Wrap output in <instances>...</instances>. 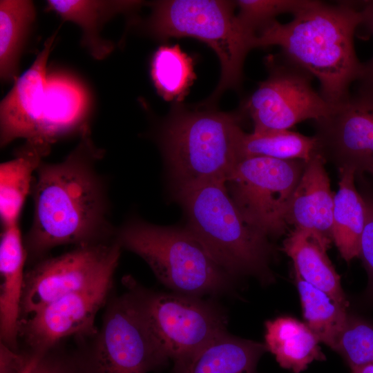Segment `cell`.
Wrapping results in <instances>:
<instances>
[{"label":"cell","instance_id":"1","mask_svg":"<svg viewBox=\"0 0 373 373\" xmlns=\"http://www.w3.org/2000/svg\"><path fill=\"white\" fill-rule=\"evenodd\" d=\"M104 154L88 128L62 161L41 162L30 193L32 221L23 238L28 262L40 260L57 246L77 247L115 238L109 220L107 181L97 169Z\"/></svg>","mask_w":373,"mask_h":373},{"label":"cell","instance_id":"2","mask_svg":"<svg viewBox=\"0 0 373 373\" xmlns=\"http://www.w3.org/2000/svg\"><path fill=\"white\" fill-rule=\"evenodd\" d=\"M293 16L287 23L274 20L259 30L255 48L280 47L284 57L316 77L319 93L328 103L342 104L363 71L354 45L355 31L363 23L362 8L348 1H313Z\"/></svg>","mask_w":373,"mask_h":373},{"label":"cell","instance_id":"3","mask_svg":"<svg viewBox=\"0 0 373 373\" xmlns=\"http://www.w3.org/2000/svg\"><path fill=\"white\" fill-rule=\"evenodd\" d=\"M185 228L229 274L269 277L268 238L242 217L225 182H213L175 193Z\"/></svg>","mask_w":373,"mask_h":373},{"label":"cell","instance_id":"4","mask_svg":"<svg viewBox=\"0 0 373 373\" xmlns=\"http://www.w3.org/2000/svg\"><path fill=\"white\" fill-rule=\"evenodd\" d=\"M242 130L235 114L179 111L163 127L160 144L175 193L226 182L240 160Z\"/></svg>","mask_w":373,"mask_h":373},{"label":"cell","instance_id":"5","mask_svg":"<svg viewBox=\"0 0 373 373\" xmlns=\"http://www.w3.org/2000/svg\"><path fill=\"white\" fill-rule=\"evenodd\" d=\"M115 240L142 258L157 278L176 293L200 297L229 291L233 277L185 228L132 218L116 229Z\"/></svg>","mask_w":373,"mask_h":373},{"label":"cell","instance_id":"6","mask_svg":"<svg viewBox=\"0 0 373 373\" xmlns=\"http://www.w3.org/2000/svg\"><path fill=\"white\" fill-rule=\"evenodd\" d=\"M234 6L218 0L159 1L153 4L147 22L149 31L158 38L194 37L216 52L221 77L211 99L240 84L245 59L255 48L256 35L240 23Z\"/></svg>","mask_w":373,"mask_h":373},{"label":"cell","instance_id":"7","mask_svg":"<svg viewBox=\"0 0 373 373\" xmlns=\"http://www.w3.org/2000/svg\"><path fill=\"white\" fill-rule=\"evenodd\" d=\"M307 162L249 157L226 180L228 193L244 219L269 237L285 233L286 214Z\"/></svg>","mask_w":373,"mask_h":373},{"label":"cell","instance_id":"8","mask_svg":"<svg viewBox=\"0 0 373 373\" xmlns=\"http://www.w3.org/2000/svg\"><path fill=\"white\" fill-rule=\"evenodd\" d=\"M130 287L160 350L177 361L227 331L222 309L200 297L148 290L128 277Z\"/></svg>","mask_w":373,"mask_h":373},{"label":"cell","instance_id":"9","mask_svg":"<svg viewBox=\"0 0 373 373\" xmlns=\"http://www.w3.org/2000/svg\"><path fill=\"white\" fill-rule=\"evenodd\" d=\"M128 288L109 303L82 367L85 373H148L169 363L151 332L135 294Z\"/></svg>","mask_w":373,"mask_h":373},{"label":"cell","instance_id":"10","mask_svg":"<svg viewBox=\"0 0 373 373\" xmlns=\"http://www.w3.org/2000/svg\"><path fill=\"white\" fill-rule=\"evenodd\" d=\"M267 78L247 99L245 109L254 132L289 130L296 124L329 117L336 106L328 103L312 86V76L282 55L266 62Z\"/></svg>","mask_w":373,"mask_h":373},{"label":"cell","instance_id":"11","mask_svg":"<svg viewBox=\"0 0 373 373\" xmlns=\"http://www.w3.org/2000/svg\"><path fill=\"white\" fill-rule=\"evenodd\" d=\"M122 247L115 238L77 246L55 257L44 258L26 271L20 321L49 303L115 271Z\"/></svg>","mask_w":373,"mask_h":373},{"label":"cell","instance_id":"12","mask_svg":"<svg viewBox=\"0 0 373 373\" xmlns=\"http://www.w3.org/2000/svg\"><path fill=\"white\" fill-rule=\"evenodd\" d=\"M115 271L93 284L67 294L20 321L19 336L30 352L45 354L62 339L97 333L95 316L106 302Z\"/></svg>","mask_w":373,"mask_h":373},{"label":"cell","instance_id":"13","mask_svg":"<svg viewBox=\"0 0 373 373\" xmlns=\"http://www.w3.org/2000/svg\"><path fill=\"white\" fill-rule=\"evenodd\" d=\"M318 153L338 169L362 174L373 166V91H360L315 122Z\"/></svg>","mask_w":373,"mask_h":373},{"label":"cell","instance_id":"14","mask_svg":"<svg viewBox=\"0 0 373 373\" xmlns=\"http://www.w3.org/2000/svg\"><path fill=\"white\" fill-rule=\"evenodd\" d=\"M55 36L46 40L28 70L19 77L0 105L1 147L17 139L34 140L41 120L47 79V62Z\"/></svg>","mask_w":373,"mask_h":373},{"label":"cell","instance_id":"15","mask_svg":"<svg viewBox=\"0 0 373 373\" xmlns=\"http://www.w3.org/2000/svg\"><path fill=\"white\" fill-rule=\"evenodd\" d=\"M325 160L316 153L306 163L292 195L286 222L309 233L327 247L332 238L334 195L325 167Z\"/></svg>","mask_w":373,"mask_h":373},{"label":"cell","instance_id":"16","mask_svg":"<svg viewBox=\"0 0 373 373\" xmlns=\"http://www.w3.org/2000/svg\"><path fill=\"white\" fill-rule=\"evenodd\" d=\"M89 107L88 92L79 79L65 72L48 74L38 133L32 141L51 148L65 135H80L90 128L86 121Z\"/></svg>","mask_w":373,"mask_h":373},{"label":"cell","instance_id":"17","mask_svg":"<svg viewBox=\"0 0 373 373\" xmlns=\"http://www.w3.org/2000/svg\"><path fill=\"white\" fill-rule=\"evenodd\" d=\"M28 261L19 223L2 227L0 240L1 342L17 350L20 304Z\"/></svg>","mask_w":373,"mask_h":373},{"label":"cell","instance_id":"18","mask_svg":"<svg viewBox=\"0 0 373 373\" xmlns=\"http://www.w3.org/2000/svg\"><path fill=\"white\" fill-rule=\"evenodd\" d=\"M265 345L240 338L227 331L173 362V373H255Z\"/></svg>","mask_w":373,"mask_h":373},{"label":"cell","instance_id":"19","mask_svg":"<svg viewBox=\"0 0 373 373\" xmlns=\"http://www.w3.org/2000/svg\"><path fill=\"white\" fill-rule=\"evenodd\" d=\"M50 148L26 140L14 157L0 165V218L2 227L19 223L36 172Z\"/></svg>","mask_w":373,"mask_h":373},{"label":"cell","instance_id":"20","mask_svg":"<svg viewBox=\"0 0 373 373\" xmlns=\"http://www.w3.org/2000/svg\"><path fill=\"white\" fill-rule=\"evenodd\" d=\"M141 1L48 0V9L63 20L77 25L82 31V44L96 59L106 57L113 50V43L102 37L101 32L117 14L137 8Z\"/></svg>","mask_w":373,"mask_h":373},{"label":"cell","instance_id":"21","mask_svg":"<svg viewBox=\"0 0 373 373\" xmlns=\"http://www.w3.org/2000/svg\"><path fill=\"white\" fill-rule=\"evenodd\" d=\"M327 249L309 233L297 229L289 233L283 247L293 261L296 276L347 307L340 276L327 255Z\"/></svg>","mask_w":373,"mask_h":373},{"label":"cell","instance_id":"22","mask_svg":"<svg viewBox=\"0 0 373 373\" xmlns=\"http://www.w3.org/2000/svg\"><path fill=\"white\" fill-rule=\"evenodd\" d=\"M338 171V189L334 201L332 238L342 258L350 262L359 256L367 207L364 196L355 185V171L348 168Z\"/></svg>","mask_w":373,"mask_h":373},{"label":"cell","instance_id":"23","mask_svg":"<svg viewBox=\"0 0 373 373\" xmlns=\"http://www.w3.org/2000/svg\"><path fill=\"white\" fill-rule=\"evenodd\" d=\"M265 327V347L282 367L299 373L314 361L325 359L318 338L306 324L282 316L267 321Z\"/></svg>","mask_w":373,"mask_h":373},{"label":"cell","instance_id":"24","mask_svg":"<svg viewBox=\"0 0 373 373\" xmlns=\"http://www.w3.org/2000/svg\"><path fill=\"white\" fill-rule=\"evenodd\" d=\"M35 16L31 1H0V75L4 82L18 78L19 57Z\"/></svg>","mask_w":373,"mask_h":373},{"label":"cell","instance_id":"25","mask_svg":"<svg viewBox=\"0 0 373 373\" xmlns=\"http://www.w3.org/2000/svg\"><path fill=\"white\" fill-rule=\"evenodd\" d=\"M297 287L306 325L323 342L335 350L347 322V306L296 276Z\"/></svg>","mask_w":373,"mask_h":373},{"label":"cell","instance_id":"26","mask_svg":"<svg viewBox=\"0 0 373 373\" xmlns=\"http://www.w3.org/2000/svg\"><path fill=\"white\" fill-rule=\"evenodd\" d=\"M318 153L315 136H307L289 130L263 133H242L239 144L240 160L249 157H267L279 160L308 162Z\"/></svg>","mask_w":373,"mask_h":373},{"label":"cell","instance_id":"27","mask_svg":"<svg viewBox=\"0 0 373 373\" xmlns=\"http://www.w3.org/2000/svg\"><path fill=\"white\" fill-rule=\"evenodd\" d=\"M151 77L166 101H181L195 78L192 59L177 46H160L151 61Z\"/></svg>","mask_w":373,"mask_h":373},{"label":"cell","instance_id":"28","mask_svg":"<svg viewBox=\"0 0 373 373\" xmlns=\"http://www.w3.org/2000/svg\"><path fill=\"white\" fill-rule=\"evenodd\" d=\"M334 350L341 354L350 368L373 363V325L348 316Z\"/></svg>","mask_w":373,"mask_h":373},{"label":"cell","instance_id":"29","mask_svg":"<svg viewBox=\"0 0 373 373\" xmlns=\"http://www.w3.org/2000/svg\"><path fill=\"white\" fill-rule=\"evenodd\" d=\"M312 0H239L237 17L245 28L254 34L283 13L295 15L309 6Z\"/></svg>","mask_w":373,"mask_h":373},{"label":"cell","instance_id":"30","mask_svg":"<svg viewBox=\"0 0 373 373\" xmlns=\"http://www.w3.org/2000/svg\"><path fill=\"white\" fill-rule=\"evenodd\" d=\"M367 207L366 221L361 236L359 256L368 274L373 289V197L363 195Z\"/></svg>","mask_w":373,"mask_h":373},{"label":"cell","instance_id":"31","mask_svg":"<svg viewBox=\"0 0 373 373\" xmlns=\"http://www.w3.org/2000/svg\"><path fill=\"white\" fill-rule=\"evenodd\" d=\"M35 353H19L0 343V373H22L35 356Z\"/></svg>","mask_w":373,"mask_h":373},{"label":"cell","instance_id":"32","mask_svg":"<svg viewBox=\"0 0 373 373\" xmlns=\"http://www.w3.org/2000/svg\"><path fill=\"white\" fill-rule=\"evenodd\" d=\"M50 351L41 356L31 373H85L80 365L77 367L69 361L52 355Z\"/></svg>","mask_w":373,"mask_h":373},{"label":"cell","instance_id":"33","mask_svg":"<svg viewBox=\"0 0 373 373\" xmlns=\"http://www.w3.org/2000/svg\"><path fill=\"white\" fill-rule=\"evenodd\" d=\"M363 23H365L373 34V1L365 2L362 8ZM360 82V91H373V56L363 64L362 74L358 80Z\"/></svg>","mask_w":373,"mask_h":373},{"label":"cell","instance_id":"34","mask_svg":"<svg viewBox=\"0 0 373 373\" xmlns=\"http://www.w3.org/2000/svg\"><path fill=\"white\" fill-rule=\"evenodd\" d=\"M352 373H373V363H369L350 368Z\"/></svg>","mask_w":373,"mask_h":373},{"label":"cell","instance_id":"35","mask_svg":"<svg viewBox=\"0 0 373 373\" xmlns=\"http://www.w3.org/2000/svg\"><path fill=\"white\" fill-rule=\"evenodd\" d=\"M43 354H44L35 353V355L33 357L32 360L22 373H31L34 367Z\"/></svg>","mask_w":373,"mask_h":373},{"label":"cell","instance_id":"36","mask_svg":"<svg viewBox=\"0 0 373 373\" xmlns=\"http://www.w3.org/2000/svg\"><path fill=\"white\" fill-rule=\"evenodd\" d=\"M367 173H370L373 176V166H372Z\"/></svg>","mask_w":373,"mask_h":373}]
</instances>
